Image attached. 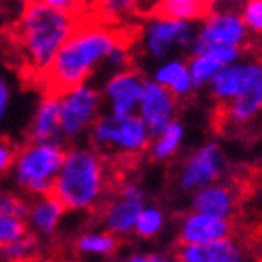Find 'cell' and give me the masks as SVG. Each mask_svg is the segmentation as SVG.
<instances>
[{"instance_id": "cell-1", "label": "cell", "mask_w": 262, "mask_h": 262, "mask_svg": "<svg viewBox=\"0 0 262 262\" xmlns=\"http://www.w3.org/2000/svg\"><path fill=\"white\" fill-rule=\"evenodd\" d=\"M126 38L129 34L124 28L101 21L94 13H82L75 30L41 77V90L60 94L88 82L105 66L111 51Z\"/></svg>"}, {"instance_id": "cell-2", "label": "cell", "mask_w": 262, "mask_h": 262, "mask_svg": "<svg viewBox=\"0 0 262 262\" xmlns=\"http://www.w3.org/2000/svg\"><path fill=\"white\" fill-rule=\"evenodd\" d=\"M82 13L56 10L38 0H25L11 23V41L19 64L32 79L41 81L49 64L81 21Z\"/></svg>"}, {"instance_id": "cell-3", "label": "cell", "mask_w": 262, "mask_h": 262, "mask_svg": "<svg viewBox=\"0 0 262 262\" xmlns=\"http://www.w3.org/2000/svg\"><path fill=\"white\" fill-rule=\"evenodd\" d=\"M116 184L115 163L88 142L68 144L51 193L73 213H96Z\"/></svg>"}, {"instance_id": "cell-4", "label": "cell", "mask_w": 262, "mask_h": 262, "mask_svg": "<svg viewBox=\"0 0 262 262\" xmlns=\"http://www.w3.org/2000/svg\"><path fill=\"white\" fill-rule=\"evenodd\" d=\"M152 141V131L142 122L139 115H115L103 111L101 116L94 122L86 135L90 146L116 161H133L146 156Z\"/></svg>"}, {"instance_id": "cell-5", "label": "cell", "mask_w": 262, "mask_h": 262, "mask_svg": "<svg viewBox=\"0 0 262 262\" xmlns=\"http://www.w3.org/2000/svg\"><path fill=\"white\" fill-rule=\"evenodd\" d=\"M68 144L47 141H27L19 144L11 167V186L27 196L51 193L62 167Z\"/></svg>"}, {"instance_id": "cell-6", "label": "cell", "mask_w": 262, "mask_h": 262, "mask_svg": "<svg viewBox=\"0 0 262 262\" xmlns=\"http://www.w3.org/2000/svg\"><path fill=\"white\" fill-rule=\"evenodd\" d=\"M196 23L150 13L137 36V47L150 62H161L169 56L187 55L195 38Z\"/></svg>"}, {"instance_id": "cell-7", "label": "cell", "mask_w": 262, "mask_h": 262, "mask_svg": "<svg viewBox=\"0 0 262 262\" xmlns=\"http://www.w3.org/2000/svg\"><path fill=\"white\" fill-rule=\"evenodd\" d=\"M229 159L219 141H206L180 159L174 172V187L189 196L196 189L221 180L227 174Z\"/></svg>"}, {"instance_id": "cell-8", "label": "cell", "mask_w": 262, "mask_h": 262, "mask_svg": "<svg viewBox=\"0 0 262 262\" xmlns=\"http://www.w3.org/2000/svg\"><path fill=\"white\" fill-rule=\"evenodd\" d=\"M60 98V127L66 144L81 142L94 122L105 111L101 90L92 82H82L58 94Z\"/></svg>"}, {"instance_id": "cell-9", "label": "cell", "mask_w": 262, "mask_h": 262, "mask_svg": "<svg viewBox=\"0 0 262 262\" xmlns=\"http://www.w3.org/2000/svg\"><path fill=\"white\" fill-rule=\"evenodd\" d=\"M255 45V38L247 30L240 11L234 6L213 8L204 19L196 23L195 38L191 51L208 49V47H234L249 51Z\"/></svg>"}, {"instance_id": "cell-10", "label": "cell", "mask_w": 262, "mask_h": 262, "mask_svg": "<svg viewBox=\"0 0 262 262\" xmlns=\"http://www.w3.org/2000/svg\"><path fill=\"white\" fill-rule=\"evenodd\" d=\"M146 202V191L137 180L118 182L96 212L99 227L107 229L122 240H127L133 236L137 217Z\"/></svg>"}, {"instance_id": "cell-11", "label": "cell", "mask_w": 262, "mask_h": 262, "mask_svg": "<svg viewBox=\"0 0 262 262\" xmlns=\"http://www.w3.org/2000/svg\"><path fill=\"white\" fill-rule=\"evenodd\" d=\"M148 77L135 66L113 71L101 84L105 111L115 115H135L139 111Z\"/></svg>"}, {"instance_id": "cell-12", "label": "cell", "mask_w": 262, "mask_h": 262, "mask_svg": "<svg viewBox=\"0 0 262 262\" xmlns=\"http://www.w3.org/2000/svg\"><path fill=\"white\" fill-rule=\"evenodd\" d=\"M180 107L182 101L174 94H170L167 88L148 77L137 115L141 116L148 129L152 131V135L176 120L180 115Z\"/></svg>"}, {"instance_id": "cell-13", "label": "cell", "mask_w": 262, "mask_h": 262, "mask_svg": "<svg viewBox=\"0 0 262 262\" xmlns=\"http://www.w3.org/2000/svg\"><path fill=\"white\" fill-rule=\"evenodd\" d=\"M66 215H68V208L53 193H43V195L30 196L25 219L28 225V232L36 236L41 244H47L56 238Z\"/></svg>"}, {"instance_id": "cell-14", "label": "cell", "mask_w": 262, "mask_h": 262, "mask_svg": "<svg viewBox=\"0 0 262 262\" xmlns=\"http://www.w3.org/2000/svg\"><path fill=\"white\" fill-rule=\"evenodd\" d=\"M232 234H234L232 219L196 212L191 208L178 219V229H176L178 244H210Z\"/></svg>"}, {"instance_id": "cell-15", "label": "cell", "mask_w": 262, "mask_h": 262, "mask_svg": "<svg viewBox=\"0 0 262 262\" xmlns=\"http://www.w3.org/2000/svg\"><path fill=\"white\" fill-rule=\"evenodd\" d=\"M215 109L219 115V126L225 129L242 131L255 126L262 116V75L238 98Z\"/></svg>"}, {"instance_id": "cell-16", "label": "cell", "mask_w": 262, "mask_h": 262, "mask_svg": "<svg viewBox=\"0 0 262 262\" xmlns=\"http://www.w3.org/2000/svg\"><path fill=\"white\" fill-rule=\"evenodd\" d=\"M238 204H240L238 189L234 184L227 182L225 178L208 184L189 195L191 210L225 219H234L236 212H238Z\"/></svg>"}, {"instance_id": "cell-17", "label": "cell", "mask_w": 262, "mask_h": 262, "mask_svg": "<svg viewBox=\"0 0 262 262\" xmlns=\"http://www.w3.org/2000/svg\"><path fill=\"white\" fill-rule=\"evenodd\" d=\"M174 258L182 262H244L247 253L232 234L210 244H178Z\"/></svg>"}, {"instance_id": "cell-18", "label": "cell", "mask_w": 262, "mask_h": 262, "mask_svg": "<svg viewBox=\"0 0 262 262\" xmlns=\"http://www.w3.org/2000/svg\"><path fill=\"white\" fill-rule=\"evenodd\" d=\"M246 53L247 51L234 49V47H208V49L187 53V64H189V71H191L196 90L206 88L225 66L236 62Z\"/></svg>"}, {"instance_id": "cell-19", "label": "cell", "mask_w": 262, "mask_h": 262, "mask_svg": "<svg viewBox=\"0 0 262 262\" xmlns=\"http://www.w3.org/2000/svg\"><path fill=\"white\" fill-rule=\"evenodd\" d=\"M150 79L156 82H159L161 86H165L170 94H174L176 98L184 101L195 96V92H199L193 82L191 71H189V64H187L186 55H174L169 56L161 62H156L152 70Z\"/></svg>"}, {"instance_id": "cell-20", "label": "cell", "mask_w": 262, "mask_h": 262, "mask_svg": "<svg viewBox=\"0 0 262 262\" xmlns=\"http://www.w3.org/2000/svg\"><path fill=\"white\" fill-rule=\"evenodd\" d=\"M27 141L64 142L60 127V98L58 94L43 92L27 127ZM66 144V142H64Z\"/></svg>"}, {"instance_id": "cell-21", "label": "cell", "mask_w": 262, "mask_h": 262, "mask_svg": "<svg viewBox=\"0 0 262 262\" xmlns=\"http://www.w3.org/2000/svg\"><path fill=\"white\" fill-rule=\"evenodd\" d=\"M122 238L99 227L92 230H82L71 242L73 253L82 258H115L120 255Z\"/></svg>"}, {"instance_id": "cell-22", "label": "cell", "mask_w": 262, "mask_h": 262, "mask_svg": "<svg viewBox=\"0 0 262 262\" xmlns=\"http://www.w3.org/2000/svg\"><path fill=\"white\" fill-rule=\"evenodd\" d=\"M184 142H186V126L180 118H176L170 124H167L161 131L154 133L146 158L152 163H172L180 156Z\"/></svg>"}, {"instance_id": "cell-23", "label": "cell", "mask_w": 262, "mask_h": 262, "mask_svg": "<svg viewBox=\"0 0 262 262\" xmlns=\"http://www.w3.org/2000/svg\"><path fill=\"white\" fill-rule=\"evenodd\" d=\"M215 8L210 0H156L150 13L172 17L180 21L199 23Z\"/></svg>"}, {"instance_id": "cell-24", "label": "cell", "mask_w": 262, "mask_h": 262, "mask_svg": "<svg viewBox=\"0 0 262 262\" xmlns=\"http://www.w3.org/2000/svg\"><path fill=\"white\" fill-rule=\"evenodd\" d=\"M169 225V213L161 204L156 202H146L137 217L135 229H133V238L141 242H152L163 234Z\"/></svg>"}, {"instance_id": "cell-25", "label": "cell", "mask_w": 262, "mask_h": 262, "mask_svg": "<svg viewBox=\"0 0 262 262\" xmlns=\"http://www.w3.org/2000/svg\"><path fill=\"white\" fill-rule=\"evenodd\" d=\"M141 8V0H103L96 8L94 15H98L101 21L120 27L122 23L129 21Z\"/></svg>"}, {"instance_id": "cell-26", "label": "cell", "mask_w": 262, "mask_h": 262, "mask_svg": "<svg viewBox=\"0 0 262 262\" xmlns=\"http://www.w3.org/2000/svg\"><path fill=\"white\" fill-rule=\"evenodd\" d=\"M39 255H41V242L30 232L8 246L0 247V260L4 262L32 260V258H38Z\"/></svg>"}, {"instance_id": "cell-27", "label": "cell", "mask_w": 262, "mask_h": 262, "mask_svg": "<svg viewBox=\"0 0 262 262\" xmlns=\"http://www.w3.org/2000/svg\"><path fill=\"white\" fill-rule=\"evenodd\" d=\"M27 234H28L27 219L0 212V247L8 246V244L19 240V238H23V236Z\"/></svg>"}, {"instance_id": "cell-28", "label": "cell", "mask_w": 262, "mask_h": 262, "mask_svg": "<svg viewBox=\"0 0 262 262\" xmlns=\"http://www.w3.org/2000/svg\"><path fill=\"white\" fill-rule=\"evenodd\" d=\"M28 202H30V196H27L25 193L15 189L13 186L11 187L0 186V212L25 217L28 210Z\"/></svg>"}, {"instance_id": "cell-29", "label": "cell", "mask_w": 262, "mask_h": 262, "mask_svg": "<svg viewBox=\"0 0 262 262\" xmlns=\"http://www.w3.org/2000/svg\"><path fill=\"white\" fill-rule=\"evenodd\" d=\"M242 19L255 39L262 36V0H242L238 4Z\"/></svg>"}, {"instance_id": "cell-30", "label": "cell", "mask_w": 262, "mask_h": 262, "mask_svg": "<svg viewBox=\"0 0 262 262\" xmlns=\"http://www.w3.org/2000/svg\"><path fill=\"white\" fill-rule=\"evenodd\" d=\"M17 150H19L17 142H13L8 137H0V182L4 180V178H10Z\"/></svg>"}, {"instance_id": "cell-31", "label": "cell", "mask_w": 262, "mask_h": 262, "mask_svg": "<svg viewBox=\"0 0 262 262\" xmlns=\"http://www.w3.org/2000/svg\"><path fill=\"white\" fill-rule=\"evenodd\" d=\"M174 258V255L165 251H146V249H135L129 251L124 257V260L127 262H169Z\"/></svg>"}, {"instance_id": "cell-32", "label": "cell", "mask_w": 262, "mask_h": 262, "mask_svg": "<svg viewBox=\"0 0 262 262\" xmlns=\"http://www.w3.org/2000/svg\"><path fill=\"white\" fill-rule=\"evenodd\" d=\"M13 0H0V30H4L6 27H10L11 23L15 21L17 13L21 11V8L13 10Z\"/></svg>"}, {"instance_id": "cell-33", "label": "cell", "mask_w": 262, "mask_h": 262, "mask_svg": "<svg viewBox=\"0 0 262 262\" xmlns=\"http://www.w3.org/2000/svg\"><path fill=\"white\" fill-rule=\"evenodd\" d=\"M11 103V86L6 77H0V124L4 122Z\"/></svg>"}, {"instance_id": "cell-34", "label": "cell", "mask_w": 262, "mask_h": 262, "mask_svg": "<svg viewBox=\"0 0 262 262\" xmlns=\"http://www.w3.org/2000/svg\"><path fill=\"white\" fill-rule=\"evenodd\" d=\"M38 2H41V4H45V6H51V8H56V10L77 11V13H82L77 0H38Z\"/></svg>"}, {"instance_id": "cell-35", "label": "cell", "mask_w": 262, "mask_h": 262, "mask_svg": "<svg viewBox=\"0 0 262 262\" xmlns=\"http://www.w3.org/2000/svg\"><path fill=\"white\" fill-rule=\"evenodd\" d=\"M79 2V8H81L82 13H94L96 8H98L103 0H77Z\"/></svg>"}, {"instance_id": "cell-36", "label": "cell", "mask_w": 262, "mask_h": 262, "mask_svg": "<svg viewBox=\"0 0 262 262\" xmlns=\"http://www.w3.org/2000/svg\"><path fill=\"white\" fill-rule=\"evenodd\" d=\"M253 49L257 51L258 55H262V36H260V38L255 39V45H253Z\"/></svg>"}, {"instance_id": "cell-37", "label": "cell", "mask_w": 262, "mask_h": 262, "mask_svg": "<svg viewBox=\"0 0 262 262\" xmlns=\"http://www.w3.org/2000/svg\"><path fill=\"white\" fill-rule=\"evenodd\" d=\"M242 0H221V4L223 6H234V8H238V4H240Z\"/></svg>"}, {"instance_id": "cell-38", "label": "cell", "mask_w": 262, "mask_h": 262, "mask_svg": "<svg viewBox=\"0 0 262 262\" xmlns=\"http://www.w3.org/2000/svg\"><path fill=\"white\" fill-rule=\"evenodd\" d=\"M257 124H258V126H260V131H262V116H260V120H258Z\"/></svg>"}]
</instances>
